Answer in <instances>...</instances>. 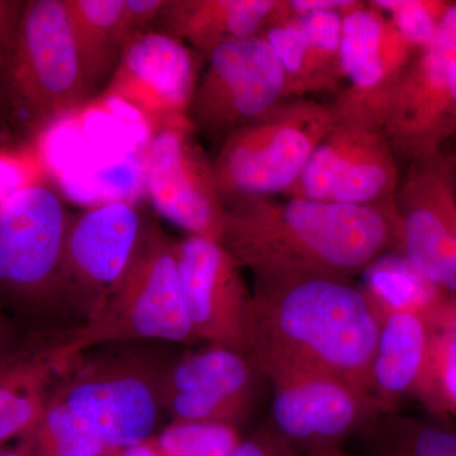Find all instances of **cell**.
Returning a JSON list of instances; mask_svg holds the SVG:
<instances>
[{
  "mask_svg": "<svg viewBox=\"0 0 456 456\" xmlns=\"http://www.w3.org/2000/svg\"><path fill=\"white\" fill-rule=\"evenodd\" d=\"M175 242L156 222H143L130 263L101 310L57 340L62 360L112 342L198 341L183 305Z\"/></svg>",
  "mask_w": 456,
  "mask_h": 456,
  "instance_id": "cell-3",
  "label": "cell"
},
{
  "mask_svg": "<svg viewBox=\"0 0 456 456\" xmlns=\"http://www.w3.org/2000/svg\"><path fill=\"white\" fill-rule=\"evenodd\" d=\"M117 452L119 456H163L155 436L149 437V439L128 446V448L117 450Z\"/></svg>",
  "mask_w": 456,
  "mask_h": 456,
  "instance_id": "cell-35",
  "label": "cell"
},
{
  "mask_svg": "<svg viewBox=\"0 0 456 456\" xmlns=\"http://www.w3.org/2000/svg\"><path fill=\"white\" fill-rule=\"evenodd\" d=\"M71 216L41 183L0 204V305L25 312L64 305L62 256Z\"/></svg>",
  "mask_w": 456,
  "mask_h": 456,
  "instance_id": "cell-6",
  "label": "cell"
},
{
  "mask_svg": "<svg viewBox=\"0 0 456 456\" xmlns=\"http://www.w3.org/2000/svg\"><path fill=\"white\" fill-rule=\"evenodd\" d=\"M13 329L7 318V312L0 305V358L14 349Z\"/></svg>",
  "mask_w": 456,
  "mask_h": 456,
  "instance_id": "cell-34",
  "label": "cell"
},
{
  "mask_svg": "<svg viewBox=\"0 0 456 456\" xmlns=\"http://www.w3.org/2000/svg\"><path fill=\"white\" fill-rule=\"evenodd\" d=\"M294 13H311V12H338L346 14L351 9L358 7L360 0H288Z\"/></svg>",
  "mask_w": 456,
  "mask_h": 456,
  "instance_id": "cell-33",
  "label": "cell"
},
{
  "mask_svg": "<svg viewBox=\"0 0 456 456\" xmlns=\"http://www.w3.org/2000/svg\"><path fill=\"white\" fill-rule=\"evenodd\" d=\"M167 368L139 355L77 356L55 395L90 426L108 452L154 436Z\"/></svg>",
  "mask_w": 456,
  "mask_h": 456,
  "instance_id": "cell-7",
  "label": "cell"
},
{
  "mask_svg": "<svg viewBox=\"0 0 456 456\" xmlns=\"http://www.w3.org/2000/svg\"><path fill=\"white\" fill-rule=\"evenodd\" d=\"M57 340L14 347L0 358V446L25 439L46 415L62 375L73 362L61 359Z\"/></svg>",
  "mask_w": 456,
  "mask_h": 456,
  "instance_id": "cell-20",
  "label": "cell"
},
{
  "mask_svg": "<svg viewBox=\"0 0 456 456\" xmlns=\"http://www.w3.org/2000/svg\"><path fill=\"white\" fill-rule=\"evenodd\" d=\"M230 456H305L297 452L270 428L264 426L250 437L242 440Z\"/></svg>",
  "mask_w": 456,
  "mask_h": 456,
  "instance_id": "cell-31",
  "label": "cell"
},
{
  "mask_svg": "<svg viewBox=\"0 0 456 456\" xmlns=\"http://www.w3.org/2000/svg\"><path fill=\"white\" fill-rule=\"evenodd\" d=\"M183 305L198 341L248 356L253 292L242 268L215 240L188 236L175 242Z\"/></svg>",
  "mask_w": 456,
  "mask_h": 456,
  "instance_id": "cell-15",
  "label": "cell"
},
{
  "mask_svg": "<svg viewBox=\"0 0 456 456\" xmlns=\"http://www.w3.org/2000/svg\"><path fill=\"white\" fill-rule=\"evenodd\" d=\"M220 244L254 278L362 275L397 253L395 207L256 197L227 204Z\"/></svg>",
  "mask_w": 456,
  "mask_h": 456,
  "instance_id": "cell-2",
  "label": "cell"
},
{
  "mask_svg": "<svg viewBox=\"0 0 456 456\" xmlns=\"http://www.w3.org/2000/svg\"><path fill=\"white\" fill-rule=\"evenodd\" d=\"M155 437L163 456H230L242 441L235 426L202 422H171Z\"/></svg>",
  "mask_w": 456,
  "mask_h": 456,
  "instance_id": "cell-28",
  "label": "cell"
},
{
  "mask_svg": "<svg viewBox=\"0 0 456 456\" xmlns=\"http://www.w3.org/2000/svg\"><path fill=\"white\" fill-rule=\"evenodd\" d=\"M165 2L167 0H125L117 25V44L121 55L132 42L151 31L149 27L155 25Z\"/></svg>",
  "mask_w": 456,
  "mask_h": 456,
  "instance_id": "cell-30",
  "label": "cell"
},
{
  "mask_svg": "<svg viewBox=\"0 0 456 456\" xmlns=\"http://www.w3.org/2000/svg\"><path fill=\"white\" fill-rule=\"evenodd\" d=\"M261 379L265 378L245 354L208 345L169 365L164 407L171 422L239 428L253 412Z\"/></svg>",
  "mask_w": 456,
  "mask_h": 456,
  "instance_id": "cell-17",
  "label": "cell"
},
{
  "mask_svg": "<svg viewBox=\"0 0 456 456\" xmlns=\"http://www.w3.org/2000/svg\"><path fill=\"white\" fill-rule=\"evenodd\" d=\"M200 68L193 50L163 32L143 33L123 51L107 97L118 99L160 126L187 121Z\"/></svg>",
  "mask_w": 456,
  "mask_h": 456,
  "instance_id": "cell-18",
  "label": "cell"
},
{
  "mask_svg": "<svg viewBox=\"0 0 456 456\" xmlns=\"http://www.w3.org/2000/svg\"><path fill=\"white\" fill-rule=\"evenodd\" d=\"M273 384L269 426L302 455L338 448L384 415L370 395L330 377Z\"/></svg>",
  "mask_w": 456,
  "mask_h": 456,
  "instance_id": "cell-16",
  "label": "cell"
},
{
  "mask_svg": "<svg viewBox=\"0 0 456 456\" xmlns=\"http://www.w3.org/2000/svg\"><path fill=\"white\" fill-rule=\"evenodd\" d=\"M426 320L431 334L430 362L422 401L441 417H456V298L446 297Z\"/></svg>",
  "mask_w": 456,
  "mask_h": 456,
  "instance_id": "cell-26",
  "label": "cell"
},
{
  "mask_svg": "<svg viewBox=\"0 0 456 456\" xmlns=\"http://www.w3.org/2000/svg\"><path fill=\"white\" fill-rule=\"evenodd\" d=\"M75 38L90 77L99 83L112 74L119 57L117 25L125 0H65Z\"/></svg>",
  "mask_w": 456,
  "mask_h": 456,
  "instance_id": "cell-24",
  "label": "cell"
},
{
  "mask_svg": "<svg viewBox=\"0 0 456 456\" xmlns=\"http://www.w3.org/2000/svg\"><path fill=\"white\" fill-rule=\"evenodd\" d=\"M397 253L430 283L456 298L455 158L415 161L401 176L395 200Z\"/></svg>",
  "mask_w": 456,
  "mask_h": 456,
  "instance_id": "cell-11",
  "label": "cell"
},
{
  "mask_svg": "<svg viewBox=\"0 0 456 456\" xmlns=\"http://www.w3.org/2000/svg\"><path fill=\"white\" fill-rule=\"evenodd\" d=\"M207 57L188 113L200 134L224 141L287 101L283 66L263 36L222 45Z\"/></svg>",
  "mask_w": 456,
  "mask_h": 456,
  "instance_id": "cell-8",
  "label": "cell"
},
{
  "mask_svg": "<svg viewBox=\"0 0 456 456\" xmlns=\"http://www.w3.org/2000/svg\"><path fill=\"white\" fill-rule=\"evenodd\" d=\"M382 128L338 122L284 196L358 207H395L401 174Z\"/></svg>",
  "mask_w": 456,
  "mask_h": 456,
  "instance_id": "cell-10",
  "label": "cell"
},
{
  "mask_svg": "<svg viewBox=\"0 0 456 456\" xmlns=\"http://www.w3.org/2000/svg\"><path fill=\"white\" fill-rule=\"evenodd\" d=\"M454 158H455V171H456V156H454Z\"/></svg>",
  "mask_w": 456,
  "mask_h": 456,
  "instance_id": "cell-40",
  "label": "cell"
},
{
  "mask_svg": "<svg viewBox=\"0 0 456 456\" xmlns=\"http://www.w3.org/2000/svg\"><path fill=\"white\" fill-rule=\"evenodd\" d=\"M103 456H119L118 452H108L107 454H104Z\"/></svg>",
  "mask_w": 456,
  "mask_h": 456,
  "instance_id": "cell-39",
  "label": "cell"
},
{
  "mask_svg": "<svg viewBox=\"0 0 456 456\" xmlns=\"http://www.w3.org/2000/svg\"><path fill=\"white\" fill-rule=\"evenodd\" d=\"M378 318L380 326L371 364L370 395L384 413H393L408 395L424 399L430 327L424 316L413 312H386Z\"/></svg>",
  "mask_w": 456,
  "mask_h": 456,
  "instance_id": "cell-21",
  "label": "cell"
},
{
  "mask_svg": "<svg viewBox=\"0 0 456 456\" xmlns=\"http://www.w3.org/2000/svg\"><path fill=\"white\" fill-rule=\"evenodd\" d=\"M456 64V2L436 35L404 71L384 132L398 161L408 164L440 154L456 134L450 106V77Z\"/></svg>",
  "mask_w": 456,
  "mask_h": 456,
  "instance_id": "cell-12",
  "label": "cell"
},
{
  "mask_svg": "<svg viewBox=\"0 0 456 456\" xmlns=\"http://www.w3.org/2000/svg\"><path fill=\"white\" fill-rule=\"evenodd\" d=\"M0 456H36L33 454L31 446L25 439L20 440L16 446H0Z\"/></svg>",
  "mask_w": 456,
  "mask_h": 456,
  "instance_id": "cell-36",
  "label": "cell"
},
{
  "mask_svg": "<svg viewBox=\"0 0 456 456\" xmlns=\"http://www.w3.org/2000/svg\"><path fill=\"white\" fill-rule=\"evenodd\" d=\"M370 3L388 16L417 53L430 44L452 4L448 0H373Z\"/></svg>",
  "mask_w": 456,
  "mask_h": 456,
  "instance_id": "cell-29",
  "label": "cell"
},
{
  "mask_svg": "<svg viewBox=\"0 0 456 456\" xmlns=\"http://www.w3.org/2000/svg\"><path fill=\"white\" fill-rule=\"evenodd\" d=\"M284 0H167L158 28L208 56L222 45L261 36Z\"/></svg>",
  "mask_w": 456,
  "mask_h": 456,
  "instance_id": "cell-22",
  "label": "cell"
},
{
  "mask_svg": "<svg viewBox=\"0 0 456 456\" xmlns=\"http://www.w3.org/2000/svg\"><path fill=\"white\" fill-rule=\"evenodd\" d=\"M342 18L338 12L294 13L284 0L261 33L283 66L287 99L338 89Z\"/></svg>",
  "mask_w": 456,
  "mask_h": 456,
  "instance_id": "cell-19",
  "label": "cell"
},
{
  "mask_svg": "<svg viewBox=\"0 0 456 456\" xmlns=\"http://www.w3.org/2000/svg\"><path fill=\"white\" fill-rule=\"evenodd\" d=\"M336 123L329 104L293 98L228 134L213 160L224 206L287 194Z\"/></svg>",
  "mask_w": 456,
  "mask_h": 456,
  "instance_id": "cell-5",
  "label": "cell"
},
{
  "mask_svg": "<svg viewBox=\"0 0 456 456\" xmlns=\"http://www.w3.org/2000/svg\"><path fill=\"white\" fill-rule=\"evenodd\" d=\"M365 435L373 456H456V430L439 422L384 413Z\"/></svg>",
  "mask_w": 456,
  "mask_h": 456,
  "instance_id": "cell-25",
  "label": "cell"
},
{
  "mask_svg": "<svg viewBox=\"0 0 456 456\" xmlns=\"http://www.w3.org/2000/svg\"><path fill=\"white\" fill-rule=\"evenodd\" d=\"M191 121L156 128L143 156L146 188L156 212L189 236L220 241L224 206L213 161Z\"/></svg>",
  "mask_w": 456,
  "mask_h": 456,
  "instance_id": "cell-13",
  "label": "cell"
},
{
  "mask_svg": "<svg viewBox=\"0 0 456 456\" xmlns=\"http://www.w3.org/2000/svg\"><path fill=\"white\" fill-rule=\"evenodd\" d=\"M97 84L75 38L65 0L25 2L0 98L29 134L73 112Z\"/></svg>",
  "mask_w": 456,
  "mask_h": 456,
  "instance_id": "cell-4",
  "label": "cell"
},
{
  "mask_svg": "<svg viewBox=\"0 0 456 456\" xmlns=\"http://www.w3.org/2000/svg\"><path fill=\"white\" fill-rule=\"evenodd\" d=\"M143 220L131 203L112 200L69 222L62 256L65 307L90 320L118 283L139 241Z\"/></svg>",
  "mask_w": 456,
  "mask_h": 456,
  "instance_id": "cell-14",
  "label": "cell"
},
{
  "mask_svg": "<svg viewBox=\"0 0 456 456\" xmlns=\"http://www.w3.org/2000/svg\"><path fill=\"white\" fill-rule=\"evenodd\" d=\"M449 95L452 123H454L456 128V64L452 69V77H450Z\"/></svg>",
  "mask_w": 456,
  "mask_h": 456,
  "instance_id": "cell-37",
  "label": "cell"
},
{
  "mask_svg": "<svg viewBox=\"0 0 456 456\" xmlns=\"http://www.w3.org/2000/svg\"><path fill=\"white\" fill-rule=\"evenodd\" d=\"M362 288L378 316L386 312H413L430 316L448 294L430 283L401 254L391 251L362 274Z\"/></svg>",
  "mask_w": 456,
  "mask_h": 456,
  "instance_id": "cell-23",
  "label": "cell"
},
{
  "mask_svg": "<svg viewBox=\"0 0 456 456\" xmlns=\"http://www.w3.org/2000/svg\"><path fill=\"white\" fill-rule=\"evenodd\" d=\"M379 326L353 278H254L248 356L270 383L330 377L370 395Z\"/></svg>",
  "mask_w": 456,
  "mask_h": 456,
  "instance_id": "cell-1",
  "label": "cell"
},
{
  "mask_svg": "<svg viewBox=\"0 0 456 456\" xmlns=\"http://www.w3.org/2000/svg\"><path fill=\"white\" fill-rule=\"evenodd\" d=\"M25 2L0 0V89L16 42Z\"/></svg>",
  "mask_w": 456,
  "mask_h": 456,
  "instance_id": "cell-32",
  "label": "cell"
},
{
  "mask_svg": "<svg viewBox=\"0 0 456 456\" xmlns=\"http://www.w3.org/2000/svg\"><path fill=\"white\" fill-rule=\"evenodd\" d=\"M416 53L388 16L370 2L344 14L341 83L330 104L338 122L384 130L399 83Z\"/></svg>",
  "mask_w": 456,
  "mask_h": 456,
  "instance_id": "cell-9",
  "label": "cell"
},
{
  "mask_svg": "<svg viewBox=\"0 0 456 456\" xmlns=\"http://www.w3.org/2000/svg\"><path fill=\"white\" fill-rule=\"evenodd\" d=\"M25 440L36 456H103L108 452L90 426L56 395L40 425Z\"/></svg>",
  "mask_w": 456,
  "mask_h": 456,
  "instance_id": "cell-27",
  "label": "cell"
},
{
  "mask_svg": "<svg viewBox=\"0 0 456 456\" xmlns=\"http://www.w3.org/2000/svg\"><path fill=\"white\" fill-rule=\"evenodd\" d=\"M305 456H346L338 448L322 450V452H314V454H308Z\"/></svg>",
  "mask_w": 456,
  "mask_h": 456,
  "instance_id": "cell-38",
  "label": "cell"
}]
</instances>
